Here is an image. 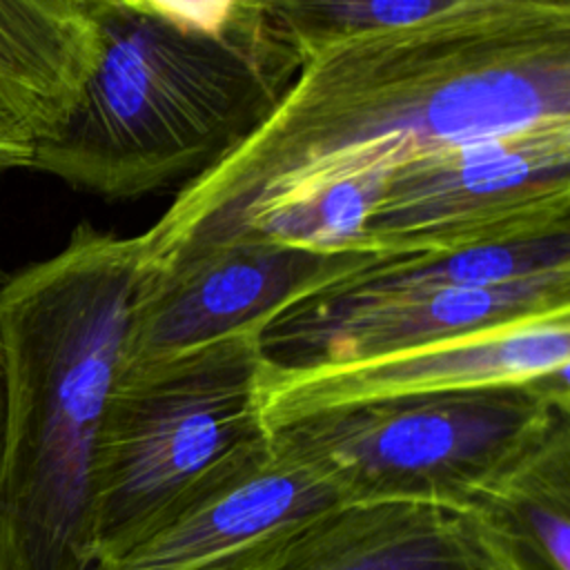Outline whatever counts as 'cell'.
<instances>
[{
  "mask_svg": "<svg viewBox=\"0 0 570 570\" xmlns=\"http://www.w3.org/2000/svg\"><path fill=\"white\" fill-rule=\"evenodd\" d=\"M570 120V20L358 33L303 60L269 116L178 187L138 236L140 269L252 234L274 214L401 163Z\"/></svg>",
  "mask_w": 570,
  "mask_h": 570,
  "instance_id": "obj_1",
  "label": "cell"
},
{
  "mask_svg": "<svg viewBox=\"0 0 570 570\" xmlns=\"http://www.w3.org/2000/svg\"><path fill=\"white\" fill-rule=\"evenodd\" d=\"M138 236L82 220L0 278V570H91L107 399L140 285Z\"/></svg>",
  "mask_w": 570,
  "mask_h": 570,
  "instance_id": "obj_2",
  "label": "cell"
},
{
  "mask_svg": "<svg viewBox=\"0 0 570 570\" xmlns=\"http://www.w3.org/2000/svg\"><path fill=\"white\" fill-rule=\"evenodd\" d=\"M98 58L65 120L33 142L29 169L109 200L185 185L276 107L303 67L258 0L220 33L180 29L145 7H91Z\"/></svg>",
  "mask_w": 570,
  "mask_h": 570,
  "instance_id": "obj_3",
  "label": "cell"
},
{
  "mask_svg": "<svg viewBox=\"0 0 570 570\" xmlns=\"http://www.w3.org/2000/svg\"><path fill=\"white\" fill-rule=\"evenodd\" d=\"M258 332L120 367L96 468V563L272 450Z\"/></svg>",
  "mask_w": 570,
  "mask_h": 570,
  "instance_id": "obj_4",
  "label": "cell"
},
{
  "mask_svg": "<svg viewBox=\"0 0 570 570\" xmlns=\"http://www.w3.org/2000/svg\"><path fill=\"white\" fill-rule=\"evenodd\" d=\"M570 412V370L530 383L399 394L272 421V445L345 501L468 510L552 421Z\"/></svg>",
  "mask_w": 570,
  "mask_h": 570,
  "instance_id": "obj_5",
  "label": "cell"
},
{
  "mask_svg": "<svg viewBox=\"0 0 570 570\" xmlns=\"http://www.w3.org/2000/svg\"><path fill=\"white\" fill-rule=\"evenodd\" d=\"M570 232V120L419 154L379 178L361 254L412 256Z\"/></svg>",
  "mask_w": 570,
  "mask_h": 570,
  "instance_id": "obj_6",
  "label": "cell"
},
{
  "mask_svg": "<svg viewBox=\"0 0 570 570\" xmlns=\"http://www.w3.org/2000/svg\"><path fill=\"white\" fill-rule=\"evenodd\" d=\"M374 256L321 254L269 236L189 252L140 276L120 367L261 332L292 305L341 285Z\"/></svg>",
  "mask_w": 570,
  "mask_h": 570,
  "instance_id": "obj_7",
  "label": "cell"
},
{
  "mask_svg": "<svg viewBox=\"0 0 570 570\" xmlns=\"http://www.w3.org/2000/svg\"><path fill=\"white\" fill-rule=\"evenodd\" d=\"M570 309V269L492 287L327 289L258 332L269 370L372 361L463 334Z\"/></svg>",
  "mask_w": 570,
  "mask_h": 570,
  "instance_id": "obj_8",
  "label": "cell"
},
{
  "mask_svg": "<svg viewBox=\"0 0 570 570\" xmlns=\"http://www.w3.org/2000/svg\"><path fill=\"white\" fill-rule=\"evenodd\" d=\"M568 370L570 309H557L350 365L269 370L263 363L261 396L269 425L350 401L530 383Z\"/></svg>",
  "mask_w": 570,
  "mask_h": 570,
  "instance_id": "obj_9",
  "label": "cell"
},
{
  "mask_svg": "<svg viewBox=\"0 0 570 570\" xmlns=\"http://www.w3.org/2000/svg\"><path fill=\"white\" fill-rule=\"evenodd\" d=\"M341 501L330 481L272 445L91 570H254L303 523Z\"/></svg>",
  "mask_w": 570,
  "mask_h": 570,
  "instance_id": "obj_10",
  "label": "cell"
},
{
  "mask_svg": "<svg viewBox=\"0 0 570 570\" xmlns=\"http://www.w3.org/2000/svg\"><path fill=\"white\" fill-rule=\"evenodd\" d=\"M254 570H514L470 512L421 501H341Z\"/></svg>",
  "mask_w": 570,
  "mask_h": 570,
  "instance_id": "obj_11",
  "label": "cell"
},
{
  "mask_svg": "<svg viewBox=\"0 0 570 570\" xmlns=\"http://www.w3.org/2000/svg\"><path fill=\"white\" fill-rule=\"evenodd\" d=\"M468 510L514 570H570V412Z\"/></svg>",
  "mask_w": 570,
  "mask_h": 570,
  "instance_id": "obj_12",
  "label": "cell"
},
{
  "mask_svg": "<svg viewBox=\"0 0 570 570\" xmlns=\"http://www.w3.org/2000/svg\"><path fill=\"white\" fill-rule=\"evenodd\" d=\"M305 60L318 49L372 31L461 22L570 20V0H258Z\"/></svg>",
  "mask_w": 570,
  "mask_h": 570,
  "instance_id": "obj_13",
  "label": "cell"
},
{
  "mask_svg": "<svg viewBox=\"0 0 570 570\" xmlns=\"http://www.w3.org/2000/svg\"><path fill=\"white\" fill-rule=\"evenodd\" d=\"M561 269H570V232L412 256L376 254L332 289L492 287Z\"/></svg>",
  "mask_w": 570,
  "mask_h": 570,
  "instance_id": "obj_14",
  "label": "cell"
},
{
  "mask_svg": "<svg viewBox=\"0 0 570 570\" xmlns=\"http://www.w3.org/2000/svg\"><path fill=\"white\" fill-rule=\"evenodd\" d=\"M240 0H140L154 16L196 33H220Z\"/></svg>",
  "mask_w": 570,
  "mask_h": 570,
  "instance_id": "obj_15",
  "label": "cell"
},
{
  "mask_svg": "<svg viewBox=\"0 0 570 570\" xmlns=\"http://www.w3.org/2000/svg\"><path fill=\"white\" fill-rule=\"evenodd\" d=\"M33 156V138L0 118V171L29 169Z\"/></svg>",
  "mask_w": 570,
  "mask_h": 570,
  "instance_id": "obj_16",
  "label": "cell"
},
{
  "mask_svg": "<svg viewBox=\"0 0 570 570\" xmlns=\"http://www.w3.org/2000/svg\"><path fill=\"white\" fill-rule=\"evenodd\" d=\"M91 7H142L140 0H85Z\"/></svg>",
  "mask_w": 570,
  "mask_h": 570,
  "instance_id": "obj_17",
  "label": "cell"
},
{
  "mask_svg": "<svg viewBox=\"0 0 570 570\" xmlns=\"http://www.w3.org/2000/svg\"><path fill=\"white\" fill-rule=\"evenodd\" d=\"M2 407H4V363H2V347H0V439H2Z\"/></svg>",
  "mask_w": 570,
  "mask_h": 570,
  "instance_id": "obj_18",
  "label": "cell"
},
{
  "mask_svg": "<svg viewBox=\"0 0 570 570\" xmlns=\"http://www.w3.org/2000/svg\"><path fill=\"white\" fill-rule=\"evenodd\" d=\"M4 276V269H2V263H0V278Z\"/></svg>",
  "mask_w": 570,
  "mask_h": 570,
  "instance_id": "obj_19",
  "label": "cell"
}]
</instances>
